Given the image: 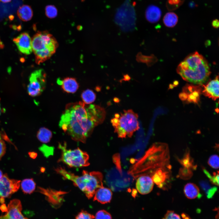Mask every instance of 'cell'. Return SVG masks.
Masks as SVG:
<instances>
[{
  "mask_svg": "<svg viewBox=\"0 0 219 219\" xmlns=\"http://www.w3.org/2000/svg\"><path fill=\"white\" fill-rule=\"evenodd\" d=\"M52 133L50 130L44 127H41L37 132V137L42 142L47 143L49 142L52 137Z\"/></svg>",
  "mask_w": 219,
  "mask_h": 219,
  "instance_id": "obj_21",
  "label": "cell"
},
{
  "mask_svg": "<svg viewBox=\"0 0 219 219\" xmlns=\"http://www.w3.org/2000/svg\"><path fill=\"white\" fill-rule=\"evenodd\" d=\"M119 10L115 17L116 23L123 31L129 32L134 30L135 27L136 18L133 9H131L129 12H123L120 9Z\"/></svg>",
  "mask_w": 219,
  "mask_h": 219,
  "instance_id": "obj_8",
  "label": "cell"
},
{
  "mask_svg": "<svg viewBox=\"0 0 219 219\" xmlns=\"http://www.w3.org/2000/svg\"><path fill=\"white\" fill-rule=\"evenodd\" d=\"M163 219H181L180 216L172 211H168Z\"/></svg>",
  "mask_w": 219,
  "mask_h": 219,
  "instance_id": "obj_31",
  "label": "cell"
},
{
  "mask_svg": "<svg viewBox=\"0 0 219 219\" xmlns=\"http://www.w3.org/2000/svg\"><path fill=\"white\" fill-rule=\"evenodd\" d=\"M57 83L61 86L64 91L69 93L75 92L79 86L75 78L71 77H67L62 80L58 79Z\"/></svg>",
  "mask_w": 219,
  "mask_h": 219,
  "instance_id": "obj_17",
  "label": "cell"
},
{
  "mask_svg": "<svg viewBox=\"0 0 219 219\" xmlns=\"http://www.w3.org/2000/svg\"><path fill=\"white\" fill-rule=\"evenodd\" d=\"M3 176V174L2 171L0 170V179L2 178Z\"/></svg>",
  "mask_w": 219,
  "mask_h": 219,
  "instance_id": "obj_36",
  "label": "cell"
},
{
  "mask_svg": "<svg viewBox=\"0 0 219 219\" xmlns=\"http://www.w3.org/2000/svg\"><path fill=\"white\" fill-rule=\"evenodd\" d=\"M95 219H112L110 214L104 210L98 211L95 216Z\"/></svg>",
  "mask_w": 219,
  "mask_h": 219,
  "instance_id": "obj_28",
  "label": "cell"
},
{
  "mask_svg": "<svg viewBox=\"0 0 219 219\" xmlns=\"http://www.w3.org/2000/svg\"><path fill=\"white\" fill-rule=\"evenodd\" d=\"M212 26L215 28H217L219 26V21L217 19H215L212 22Z\"/></svg>",
  "mask_w": 219,
  "mask_h": 219,
  "instance_id": "obj_33",
  "label": "cell"
},
{
  "mask_svg": "<svg viewBox=\"0 0 219 219\" xmlns=\"http://www.w3.org/2000/svg\"><path fill=\"white\" fill-rule=\"evenodd\" d=\"M58 148L61 151L58 162H62L71 167H82L89 166V156L88 153L78 148L74 150L68 149L66 144L59 143Z\"/></svg>",
  "mask_w": 219,
  "mask_h": 219,
  "instance_id": "obj_6",
  "label": "cell"
},
{
  "mask_svg": "<svg viewBox=\"0 0 219 219\" xmlns=\"http://www.w3.org/2000/svg\"><path fill=\"white\" fill-rule=\"evenodd\" d=\"M154 182L151 177L148 175H143L137 179L136 188L141 194L145 195L149 193L153 189Z\"/></svg>",
  "mask_w": 219,
  "mask_h": 219,
  "instance_id": "obj_14",
  "label": "cell"
},
{
  "mask_svg": "<svg viewBox=\"0 0 219 219\" xmlns=\"http://www.w3.org/2000/svg\"><path fill=\"white\" fill-rule=\"evenodd\" d=\"M21 187L24 193L30 194L35 190L36 183L32 179H26L22 182Z\"/></svg>",
  "mask_w": 219,
  "mask_h": 219,
  "instance_id": "obj_22",
  "label": "cell"
},
{
  "mask_svg": "<svg viewBox=\"0 0 219 219\" xmlns=\"http://www.w3.org/2000/svg\"><path fill=\"white\" fill-rule=\"evenodd\" d=\"M161 15V10L156 6L150 5L146 9V18L148 21L151 23H154L158 22L160 19Z\"/></svg>",
  "mask_w": 219,
  "mask_h": 219,
  "instance_id": "obj_18",
  "label": "cell"
},
{
  "mask_svg": "<svg viewBox=\"0 0 219 219\" xmlns=\"http://www.w3.org/2000/svg\"><path fill=\"white\" fill-rule=\"evenodd\" d=\"M46 83V74L42 69L32 72L29 78L27 92L29 95L36 97L40 95L44 90Z\"/></svg>",
  "mask_w": 219,
  "mask_h": 219,
  "instance_id": "obj_7",
  "label": "cell"
},
{
  "mask_svg": "<svg viewBox=\"0 0 219 219\" xmlns=\"http://www.w3.org/2000/svg\"><path fill=\"white\" fill-rule=\"evenodd\" d=\"M1 210L3 212H6L7 210V207L4 204L2 205L0 207Z\"/></svg>",
  "mask_w": 219,
  "mask_h": 219,
  "instance_id": "obj_34",
  "label": "cell"
},
{
  "mask_svg": "<svg viewBox=\"0 0 219 219\" xmlns=\"http://www.w3.org/2000/svg\"></svg>",
  "mask_w": 219,
  "mask_h": 219,
  "instance_id": "obj_38",
  "label": "cell"
},
{
  "mask_svg": "<svg viewBox=\"0 0 219 219\" xmlns=\"http://www.w3.org/2000/svg\"><path fill=\"white\" fill-rule=\"evenodd\" d=\"M163 21L164 23L166 26L172 27L174 26L177 23L178 17L174 13L168 12L164 16Z\"/></svg>",
  "mask_w": 219,
  "mask_h": 219,
  "instance_id": "obj_23",
  "label": "cell"
},
{
  "mask_svg": "<svg viewBox=\"0 0 219 219\" xmlns=\"http://www.w3.org/2000/svg\"><path fill=\"white\" fill-rule=\"evenodd\" d=\"M17 13L19 19L23 21L30 20L33 15V11L31 7L26 5H24L19 7L17 11Z\"/></svg>",
  "mask_w": 219,
  "mask_h": 219,
  "instance_id": "obj_19",
  "label": "cell"
},
{
  "mask_svg": "<svg viewBox=\"0 0 219 219\" xmlns=\"http://www.w3.org/2000/svg\"><path fill=\"white\" fill-rule=\"evenodd\" d=\"M201 89L199 85L187 84L183 88L179 97L182 101L197 103L200 100Z\"/></svg>",
  "mask_w": 219,
  "mask_h": 219,
  "instance_id": "obj_10",
  "label": "cell"
},
{
  "mask_svg": "<svg viewBox=\"0 0 219 219\" xmlns=\"http://www.w3.org/2000/svg\"><path fill=\"white\" fill-rule=\"evenodd\" d=\"M184 192L186 197L191 199L196 198L200 194L198 186L192 183H189L185 185Z\"/></svg>",
  "mask_w": 219,
  "mask_h": 219,
  "instance_id": "obj_20",
  "label": "cell"
},
{
  "mask_svg": "<svg viewBox=\"0 0 219 219\" xmlns=\"http://www.w3.org/2000/svg\"><path fill=\"white\" fill-rule=\"evenodd\" d=\"M183 1V0H168L167 7L170 10L176 9L182 3Z\"/></svg>",
  "mask_w": 219,
  "mask_h": 219,
  "instance_id": "obj_29",
  "label": "cell"
},
{
  "mask_svg": "<svg viewBox=\"0 0 219 219\" xmlns=\"http://www.w3.org/2000/svg\"><path fill=\"white\" fill-rule=\"evenodd\" d=\"M81 97L84 103L86 104H90L95 100L96 95L92 90L88 89L82 92Z\"/></svg>",
  "mask_w": 219,
  "mask_h": 219,
  "instance_id": "obj_24",
  "label": "cell"
},
{
  "mask_svg": "<svg viewBox=\"0 0 219 219\" xmlns=\"http://www.w3.org/2000/svg\"><path fill=\"white\" fill-rule=\"evenodd\" d=\"M2 112V109L1 108V106H0V115L1 114V113Z\"/></svg>",
  "mask_w": 219,
  "mask_h": 219,
  "instance_id": "obj_37",
  "label": "cell"
},
{
  "mask_svg": "<svg viewBox=\"0 0 219 219\" xmlns=\"http://www.w3.org/2000/svg\"><path fill=\"white\" fill-rule=\"evenodd\" d=\"M112 195L110 189L103 186L96 190L93 196V200L101 204L107 203L110 202Z\"/></svg>",
  "mask_w": 219,
  "mask_h": 219,
  "instance_id": "obj_16",
  "label": "cell"
},
{
  "mask_svg": "<svg viewBox=\"0 0 219 219\" xmlns=\"http://www.w3.org/2000/svg\"><path fill=\"white\" fill-rule=\"evenodd\" d=\"M170 166L169 164L161 166L156 169L151 177L152 179L158 186L162 189H166L167 183L170 180Z\"/></svg>",
  "mask_w": 219,
  "mask_h": 219,
  "instance_id": "obj_11",
  "label": "cell"
},
{
  "mask_svg": "<svg viewBox=\"0 0 219 219\" xmlns=\"http://www.w3.org/2000/svg\"><path fill=\"white\" fill-rule=\"evenodd\" d=\"M219 80L217 76L215 78L205 85H203V94L212 100H215L219 98Z\"/></svg>",
  "mask_w": 219,
  "mask_h": 219,
  "instance_id": "obj_15",
  "label": "cell"
},
{
  "mask_svg": "<svg viewBox=\"0 0 219 219\" xmlns=\"http://www.w3.org/2000/svg\"><path fill=\"white\" fill-rule=\"evenodd\" d=\"M208 165L212 168L217 169L219 168V157L216 155L210 156L208 161Z\"/></svg>",
  "mask_w": 219,
  "mask_h": 219,
  "instance_id": "obj_27",
  "label": "cell"
},
{
  "mask_svg": "<svg viewBox=\"0 0 219 219\" xmlns=\"http://www.w3.org/2000/svg\"><path fill=\"white\" fill-rule=\"evenodd\" d=\"M20 181L10 179L6 174L0 179V197L4 198L10 197L19 189Z\"/></svg>",
  "mask_w": 219,
  "mask_h": 219,
  "instance_id": "obj_9",
  "label": "cell"
},
{
  "mask_svg": "<svg viewBox=\"0 0 219 219\" xmlns=\"http://www.w3.org/2000/svg\"><path fill=\"white\" fill-rule=\"evenodd\" d=\"M22 204L18 199L11 200L8 205L6 213L0 216V219H28L22 214Z\"/></svg>",
  "mask_w": 219,
  "mask_h": 219,
  "instance_id": "obj_12",
  "label": "cell"
},
{
  "mask_svg": "<svg viewBox=\"0 0 219 219\" xmlns=\"http://www.w3.org/2000/svg\"><path fill=\"white\" fill-rule=\"evenodd\" d=\"M106 116L104 108L79 101L67 104L61 117L60 127L76 141L85 143L94 128L103 123Z\"/></svg>",
  "mask_w": 219,
  "mask_h": 219,
  "instance_id": "obj_1",
  "label": "cell"
},
{
  "mask_svg": "<svg viewBox=\"0 0 219 219\" xmlns=\"http://www.w3.org/2000/svg\"><path fill=\"white\" fill-rule=\"evenodd\" d=\"M75 219H95V216L88 212L82 210L76 216Z\"/></svg>",
  "mask_w": 219,
  "mask_h": 219,
  "instance_id": "obj_30",
  "label": "cell"
},
{
  "mask_svg": "<svg viewBox=\"0 0 219 219\" xmlns=\"http://www.w3.org/2000/svg\"><path fill=\"white\" fill-rule=\"evenodd\" d=\"M12 0H0V2L3 3H8L10 2Z\"/></svg>",
  "mask_w": 219,
  "mask_h": 219,
  "instance_id": "obj_35",
  "label": "cell"
},
{
  "mask_svg": "<svg viewBox=\"0 0 219 219\" xmlns=\"http://www.w3.org/2000/svg\"><path fill=\"white\" fill-rule=\"evenodd\" d=\"M13 41L22 53L29 55L31 53L32 51V40L27 33H21L13 39Z\"/></svg>",
  "mask_w": 219,
  "mask_h": 219,
  "instance_id": "obj_13",
  "label": "cell"
},
{
  "mask_svg": "<svg viewBox=\"0 0 219 219\" xmlns=\"http://www.w3.org/2000/svg\"><path fill=\"white\" fill-rule=\"evenodd\" d=\"M204 173L209 179L210 181L213 184L218 186L219 185V172L217 173L214 172L213 175H211L206 170H203Z\"/></svg>",
  "mask_w": 219,
  "mask_h": 219,
  "instance_id": "obj_26",
  "label": "cell"
},
{
  "mask_svg": "<svg viewBox=\"0 0 219 219\" xmlns=\"http://www.w3.org/2000/svg\"><path fill=\"white\" fill-rule=\"evenodd\" d=\"M58 46L56 39L48 31H38L32 39V51L36 63L39 64L50 58Z\"/></svg>",
  "mask_w": 219,
  "mask_h": 219,
  "instance_id": "obj_4",
  "label": "cell"
},
{
  "mask_svg": "<svg viewBox=\"0 0 219 219\" xmlns=\"http://www.w3.org/2000/svg\"><path fill=\"white\" fill-rule=\"evenodd\" d=\"M6 150V146L4 142L0 139V159L4 155Z\"/></svg>",
  "mask_w": 219,
  "mask_h": 219,
  "instance_id": "obj_32",
  "label": "cell"
},
{
  "mask_svg": "<svg viewBox=\"0 0 219 219\" xmlns=\"http://www.w3.org/2000/svg\"><path fill=\"white\" fill-rule=\"evenodd\" d=\"M58 11L54 5H49L45 8V13L47 17L50 19L56 17L57 15Z\"/></svg>",
  "mask_w": 219,
  "mask_h": 219,
  "instance_id": "obj_25",
  "label": "cell"
},
{
  "mask_svg": "<svg viewBox=\"0 0 219 219\" xmlns=\"http://www.w3.org/2000/svg\"><path fill=\"white\" fill-rule=\"evenodd\" d=\"M111 122L118 137H131L139 129L138 115L132 109L124 110L123 113L115 115Z\"/></svg>",
  "mask_w": 219,
  "mask_h": 219,
  "instance_id": "obj_5",
  "label": "cell"
},
{
  "mask_svg": "<svg viewBox=\"0 0 219 219\" xmlns=\"http://www.w3.org/2000/svg\"><path fill=\"white\" fill-rule=\"evenodd\" d=\"M177 73L184 80L196 85H203L211 73L206 59L197 52L187 56L178 65Z\"/></svg>",
  "mask_w": 219,
  "mask_h": 219,
  "instance_id": "obj_2",
  "label": "cell"
},
{
  "mask_svg": "<svg viewBox=\"0 0 219 219\" xmlns=\"http://www.w3.org/2000/svg\"><path fill=\"white\" fill-rule=\"evenodd\" d=\"M55 170L65 179L72 181L74 185L85 193L88 199L93 197L96 190L103 186V175L100 172H89L83 170L82 175L79 176L67 171L61 167L57 168Z\"/></svg>",
  "mask_w": 219,
  "mask_h": 219,
  "instance_id": "obj_3",
  "label": "cell"
}]
</instances>
